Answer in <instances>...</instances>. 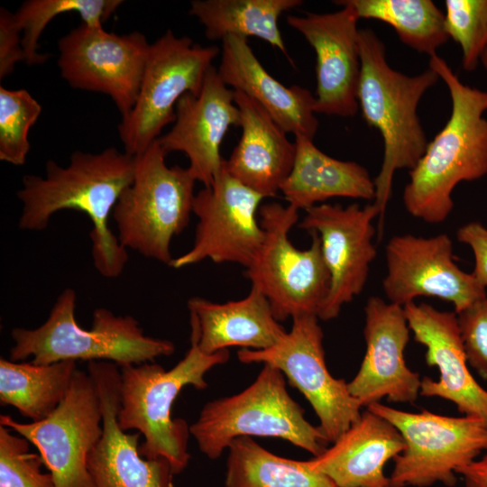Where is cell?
Instances as JSON below:
<instances>
[{"instance_id": "25", "label": "cell", "mask_w": 487, "mask_h": 487, "mask_svg": "<svg viewBox=\"0 0 487 487\" xmlns=\"http://www.w3.org/2000/svg\"><path fill=\"white\" fill-rule=\"evenodd\" d=\"M191 334L201 352L214 354L228 347L263 350L287 333L265 296L251 287L239 300L216 303L194 297L188 299Z\"/></svg>"}, {"instance_id": "38", "label": "cell", "mask_w": 487, "mask_h": 487, "mask_svg": "<svg viewBox=\"0 0 487 487\" xmlns=\"http://www.w3.org/2000/svg\"><path fill=\"white\" fill-rule=\"evenodd\" d=\"M463 475L465 487H487V448L479 460H474L456 471Z\"/></svg>"}, {"instance_id": "19", "label": "cell", "mask_w": 487, "mask_h": 487, "mask_svg": "<svg viewBox=\"0 0 487 487\" xmlns=\"http://www.w3.org/2000/svg\"><path fill=\"white\" fill-rule=\"evenodd\" d=\"M240 123L234 90L224 83L212 66L200 92L186 93L179 99L173 126L157 142L167 154L185 153L195 179L209 188L224 167L220 152L224 137L231 126L240 127Z\"/></svg>"}, {"instance_id": "8", "label": "cell", "mask_w": 487, "mask_h": 487, "mask_svg": "<svg viewBox=\"0 0 487 487\" xmlns=\"http://www.w3.org/2000/svg\"><path fill=\"white\" fill-rule=\"evenodd\" d=\"M259 216L264 240L245 269L251 287L265 296L279 322L306 315L318 317L330 287L319 236L310 233L312 242L307 249L293 245L289 233L299 220V210L289 205L262 204Z\"/></svg>"}, {"instance_id": "14", "label": "cell", "mask_w": 487, "mask_h": 487, "mask_svg": "<svg viewBox=\"0 0 487 487\" xmlns=\"http://www.w3.org/2000/svg\"><path fill=\"white\" fill-rule=\"evenodd\" d=\"M263 198L223 167L209 188L196 193L192 213L198 224L193 246L174 258L170 266L180 269L208 259L248 268L264 240V230L258 219Z\"/></svg>"}, {"instance_id": "29", "label": "cell", "mask_w": 487, "mask_h": 487, "mask_svg": "<svg viewBox=\"0 0 487 487\" xmlns=\"http://www.w3.org/2000/svg\"><path fill=\"white\" fill-rule=\"evenodd\" d=\"M225 487H336L303 461L279 456L249 436L228 446Z\"/></svg>"}, {"instance_id": "23", "label": "cell", "mask_w": 487, "mask_h": 487, "mask_svg": "<svg viewBox=\"0 0 487 487\" xmlns=\"http://www.w3.org/2000/svg\"><path fill=\"white\" fill-rule=\"evenodd\" d=\"M404 448L399 430L366 409L330 447L303 462L336 487H390L384 466Z\"/></svg>"}, {"instance_id": "32", "label": "cell", "mask_w": 487, "mask_h": 487, "mask_svg": "<svg viewBox=\"0 0 487 487\" xmlns=\"http://www.w3.org/2000/svg\"><path fill=\"white\" fill-rule=\"evenodd\" d=\"M41 106L26 89L0 87V160L14 166L25 163L31 149L28 135Z\"/></svg>"}, {"instance_id": "11", "label": "cell", "mask_w": 487, "mask_h": 487, "mask_svg": "<svg viewBox=\"0 0 487 487\" xmlns=\"http://www.w3.org/2000/svg\"><path fill=\"white\" fill-rule=\"evenodd\" d=\"M314 315L293 318L291 329L274 345L263 350L241 349L244 363H263L280 370L289 384L312 406L319 428L328 443L336 441L361 417L360 402L347 382L329 372L323 345L324 334Z\"/></svg>"}, {"instance_id": "5", "label": "cell", "mask_w": 487, "mask_h": 487, "mask_svg": "<svg viewBox=\"0 0 487 487\" xmlns=\"http://www.w3.org/2000/svg\"><path fill=\"white\" fill-rule=\"evenodd\" d=\"M76 301L75 290L67 288L40 326L14 328L9 359L22 362L32 358L36 364L106 361L120 368L174 353L171 341L146 335L134 317L117 316L106 308L95 309L90 329L82 328L75 317Z\"/></svg>"}, {"instance_id": "7", "label": "cell", "mask_w": 487, "mask_h": 487, "mask_svg": "<svg viewBox=\"0 0 487 487\" xmlns=\"http://www.w3.org/2000/svg\"><path fill=\"white\" fill-rule=\"evenodd\" d=\"M157 140L136 156L132 183L112 212L119 243L145 258L170 265V244L188 226L197 180L188 168L166 163Z\"/></svg>"}, {"instance_id": "36", "label": "cell", "mask_w": 487, "mask_h": 487, "mask_svg": "<svg viewBox=\"0 0 487 487\" xmlns=\"http://www.w3.org/2000/svg\"><path fill=\"white\" fill-rule=\"evenodd\" d=\"M25 62L22 46V32L18 28L14 14L0 9V78H5L15 69L18 62Z\"/></svg>"}, {"instance_id": "2", "label": "cell", "mask_w": 487, "mask_h": 487, "mask_svg": "<svg viewBox=\"0 0 487 487\" xmlns=\"http://www.w3.org/2000/svg\"><path fill=\"white\" fill-rule=\"evenodd\" d=\"M429 68L448 88L451 115L409 170L402 198L409 215L439 224L453 210L452 192L456 185L487 174V119L482 116L487 92L462 83L437 54L430 57Z\"/></svg>"}, {"instance_id": "6", "label": "cell", "mask_w": 487, "mask_h": 487, "mask_svg": "<svg viewBox=\"0 0 487 487\" xmlns=\"http://www.w3.org/2000/svg\"><path fill=\"white\" fill-rule=\"evenodd\" d=\"M304 413L288 392L283 373L263 364L254 381L243 391L206 403L189 432L200 452L211 460L241 436L281 438L316 457L327 448L328 442Z\"/></svg>"}, {"instance_id": "24", "label": "cell", "mask_w": 487, "mask_h": 487, "mask_svg": "<svg viewBox=\"0 0 487 487\" xmlns=\"http://www.w3.org/2000/svg\"><path fill=\"white\" fill-rule=\"evenodd\" d=\"M242 129L228 160L226 171L264 198L275 197L290 173L296 154L295 141L253 99L234 91Z\"/></svg>"}, {"instance_id": "16", "label": "cell", "mask_w": 487, "mask_h": 487, "mask_svg": "<svg viewBox=\"0 0 487 487\" xmlns=\"http://www.w3.org/2000/svg\"><path fill=\"white\" fill-rule=\"evenodd\" d=\"M385 257L382 289L391 303L404 307L418 297H436L452 303L459 314L487 297L473 275L454 262L446 234L395 235L386 244Z\"/></svg>"}, {"instance_id": "15", "label": "cell", "mask_w": 487, "mask_h": 487, "mask_svg": "<svg viewBox=\"0 0 487 487\" xmlns=\"http://www.w3.org/2000/svg\"><path fill=\"white\" fill-rule=\"evenodd\" d=\"M305 212L299 227L317 234L330 274L329 291L318 313L319 319L327 321L338 317L343 306L365 286L377 255L372 220L381 212L374 203L364 207L320 204Z\"/></svg>"}, {"instance_id": "3", "label": "cell", "mask_w": 487, "mask_h": 487, "mask_svg": "<svg viewBox=\"0 0 487 487\" xmlns=\"http://www.w3.org/2000/svg\"><path fill=\"white\" fill-rule=\"evenodd\" d=\"M359 51L358 106L367 124L380 132L383 142L382 163L374 179L373 202L381 212V230L395 172L401 169L411 170L426 152L428 142L418 106L439 77L430 68L415 76L393 69L386 60L382 41L370 29L359 31Z\"/></svg>"}, {"instance_id": "33", "label": "cell", "mask_w": 487, "mask_h": 487, "mask_svg": "<svg viewBox=\"0 0 487 487\" xmlns=\"http://www.w3.org/2000/svg\"><path fill=\"white\" fill-rule=\"evenodd\" d=\"M446 29L462 50L464 70L473 71L487 50V0H446Z\"/></svg>"}, {"instance_id": "27", "label": "cell", "mask_w": 487, "mask_h": 487, "mask_svg": "<svg viewBox=\"0 0 487 487\" xmlns=\"http://www.w3.org/2000/svg\"><path fill=\"white\" fill-rule=\"evenodd\" d=\"M301 0H193L188 10L205 29L210 41H221L234 35L257 37L277 48L292 60L279 28L287 11L301 5Z\"/></svg>"}, {"instance_id": "20", "label": "cell", "mask_w": 487, "mask_h": 487, "mask_svg": "<svg viewBox=\"0 0 487 487\" xmlns=\"http://www.w3.org/2000/svg\"><path fill=\"white\" fill-rule=\"evenodd\" d=\"M87 372L95 381L103 415L102 436L87 459L95 487H174L170 463L142 457L138 446L141 434L119 427V367L111 362H89Z\"/></svg>"}, {"instance_id": "35", "label": "cell", "mask_w": 487, "mask_h": 487, "mask_svg": "<svg viewBox=\"0 0 487 487\" xmlns=\"http://www.w3.org/2000/svg\"><path fill=\"white\" fill-rule=\"evenodd\" d=\"M457 317L468 363L487 381V297Z\"/></svg>"}, {"instance_id": "28", "label": "cell", "mask_w": 487, "mask_h": 487, "mask_svg": "<svg viewBox=\"0 0 487 487\" xmlns=\"http://www.w3.org/2000/svg\"><path fill=\"white\" fill-rule=\"evenodd\" d=\"M77 368L75 361L50 364L0 359V402L32 422L50 416L64 399Z\"/></svg>"}, {"instance_id": "31", "label": "cell", "mask_w": 487, "mask_h": 487, "mask_svg": "<svg viewBox=\"0 0 487 487\" xmlns=\"http://www.w3.org/2000/svg\"><path fill=\"white\" fill-rule=\"evenodd\" d=\"M124 2L121 0H27L14 14L22 32L25 63H44L49 54L38 52V41L47 24L65 13H78L87 25L101 26Z\"/></svg>"}, {"instance_id": "26", "label": "cell", "mask_w": 487, "mask_h": 487, "mask_svg": "<svg viewBox=\"0 0 487 487\" xmlns=\"http://www.w3.org/2000/svg\"><path fill=\"white\" fill-rule=\"evenodd\" d=\"M295 144L292 170L280 189L288 205L299 211L332 198L375 199L374 179L363 166L326 154L307 137L296 136Z\"/></svg>"}, {"instance_id": "22", "label": "cell", "mask_w": 487, "mask_h": 487, "mask_svg": "<svg viewBox=\"0 0 487 487\" xmlns=\"http://www.w3.org/2000/svg\"><path fill=\"white\" fill-rule=\"evenodd\" d=\"M217 72L227 87L253 99L287 133L314 140L318 128L315 96L305 87H286L275 79L246 38L230 35L223 39Z\"/></svg>"}, {"instance_id": "10", "label": "cell", "mask_w": 487, "mask_h": 487, "mask_svg": "<svg viewBox=\"0 0 487 487\" xmlns=\"http://www.w3.org/2000/svg\"><path fill=\"white\" fill-rule=\"evenodd\" d=\"M221 50L202 46L188 36L168 30L151 43L135 104L119 123L118 135L124 152L138 156L175 121V107L186 93L198 95L212 62Z\"/></svg>"}, {"instance_id": "12", "label": "cell", "mask_w": 487, "mask_h": 487, "mask_svg": "<svg viewBox=\"0 0 487 487\" xmlns=\"http://www.w3.org/2000/svg\"><path fill=\"white\" fill-rule=\"evenodd\" d=\"M98 391L88 372L77 370L56 409L46 418L21 423L9 415L0 425L34 445L56 487H95L87 468L88 455L103 434Z\"/></svg>"}, {"instance_id": "39", "label": "cell", "mask_w": 487, "mask_h": 487, "mask_svg": "<svg viewBox=\"0 0 487 487\" xmlns=\"http://www.w3.org/2000/svg\"><path fill=\"white\" fill-rule=\"evenodd\" d=\"M481 61L482 62L483 66L485 67L487 70V50L483 52L481 58Z\"/></svg>"}, {"instance_id": "13", "label": "cell", "mask_w": 487, "mask_h": 487, "mask_svg": "<svg viewBox=\"0 0 487 487\" xmlns=\"http://www.w3.org/2000/svg\"><path fill=\"white\" fill-rule=\"evenodd\" d=\"M150 46L142 32L82 23L58 41L60 76L75 89L110 96L123 118L135 104Z\"/></svg>"}, {"instance_id": "1", "label": "cell", "mask_w": 487, "mask_h": 487, "mask_svg": "<svg viewBox=\"0 0 487 487\" xmlns=\"http://www.w3.org/2000/svg\"><path fill=\"white\" fill-rule=\"evenodd\" d=\"M136 157L108 147L98 153L74 152L68 166L45 163L44 176L24 175L17 198L22 203L21 230L47 228L53 215L73 209L92 222L94 266L104 277L116 278L128 260L127 250L109 229L108 220L122 192L132 183Z\"/></svg>"}, {"instance_id": "18", "label": "cell", "mask_w": 487, "mask_h": 487, "mask_svg": "<svg viewBox=\"0 0 487 487\" xmlns=\"http://www.w3.org/2000/svg\"><path fill=\"white\" fill-rule=\"evenodd\" d=\"M364 315L366 351L359 371L347 382L350 393L362 407L383 398L391 402L414 403L421 379L405 362L410 329L403 307L372 296L366 301Z\"/></svg>"}, {"instance_id": "4", "label": "cell", "mask_w": 487, "mask_h": 487, "mask_svg": "<svg viewBox=\"0 0 487 487\" xmlns=\"http://www.w3.org/2000/svg\"><path fill=\"white\" fill-rule=\"evenodd\" d=\"M186 355L170 370L153 362L120 367V405L117 421L122 430L143 436L139 446L146 459H166L173 473L183 472L189 462V426L183 418H173L172 405L186 386L205 390V374L225 363L228 350L206 354L190 339Z\"/></svg>"}, {"instance_id": "9", "label": "cell", "mask_w": 487, "mask_h": 487, "mask_svg": "<svg viewBox=\"0 0 487 487\" xmlns=\"http://www.w3.org/2000/svg\"><path fill=\"white\" fill-rule=\"evenodd\" d=\"M367 409L392 424L404 450L394 457L390 487H452L456 471L487 448V423L477 417H450L423 409L408 412L375 402Z\"/></svg>"}, {"instance_id": "37", "label": "cell", "mask_w": 487, "mask_h": 487, "mask_svg": "<svg viewBox=\"0 0 487 487\" xmlns=\"http://www.w3.org/2000/svg\"><path fill=\"white\" fill-rule=\"evenodd\" d=\"M460 243L470 246L474 256V269L472 272L477 282L487 287V227L480 222H469L456 233Z\"/></svg>"}, {"instance_id": "21", "label": "cell", "mask_w": 487, "mask_h": 487, "mask_svg": "<svg viewBox=\"0 0 487 487\" xmlns=\"http://www.w3.org/2000/svg\"><path fill=\"white\" fill-rule=\"evenodd\" d=\"M403 308L415 341L427 348V364L439 371L437 381L421 380L419 395L447 400L464 415L487 423V391L469 370L457 314L415 301Z\"/></svg>"}, {"instance_id": "30", "label": "cell", "mask_w": 487, "mask_h": 487, "mask_svg": "<svg viewBox=\"0 0 487 487\" xmlns=\"http://www.w3.org/2000/svg\"><path fill=\"white\" fill-rule=\"evenodd\" d=\"M359 19H373L391 25L409 48L436 55L450 39L445 14L431 0H345Z\"/></svg>"}, {"instance_id": "34", "label": "cell", "mask_w": 487, "mask_h": 487, "mask_svg": "<svg viewBox=\"0 0 487 487\" xmlns=\"http://www.w3.org/2000/svg\"><path fill=\"white\" fill-rule=\"evenodd\" d=\"M29 441L0 425V487H56L51 473H43L41 455L29 452Z\"/></svg>"}, {"instance_id": "17", "label": "cell", "mask_w": 487, "mask_h": 487, "mask_svg": "<svg viewBox=\"0 0 487 487\" xmlns=\"http://www.w3.org/2000/svg\"><path fill=\"white\" fill-rule=\"evenodd\" d=\"M335 3L342 9L289 15L287 23L305 38L316 53L315 113L352 117L359 109V18L345 0Z\"/></svg>"}]
</instances>
